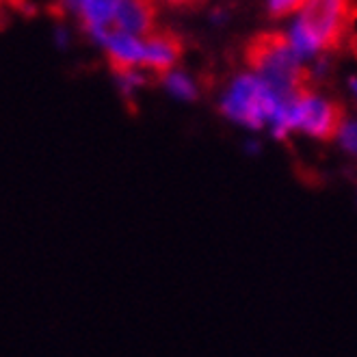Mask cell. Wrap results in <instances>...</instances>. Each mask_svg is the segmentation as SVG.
I'll return each instance as SVG.
<instances>
[{
	"label": "cell",
	"instance_id": "cell-3",
	"mask_svg": "<svg viewBox=\"0 0 357 357\" xmlns=\"http://www.w3.org/2000/svg\"><path fill=\"white\" fill-rule=\"evenodd\" d=\"M251 72H256L280 98L288 100L305 91V63L290 50L284 35H260L247 50Z\"/></svg>",
	"mask_w": 357,
	"mask_h": 357
},
{
	"label": "cell",
	"instance_id": "cell-7",
	"mask_svg": "<svg viewBox=\"0 0 357 357\" xmlns=\"http://www.w3.org/2000/svg\"><path fill=\"white\" fill-rule=\"evenodd\" d=\"M182 46L174 35L152 33L145 37V54H143V70L156 72L165 76L167 72L176 70Z\"/></svg>",
	"mask_w": 357,
	"mask_h": 357
},
{
	"label": "cell",
	"instance_id": "cell-13",
	"mask_svg": "<svg viewBox=\"0 0 357 357\" xmlns=\"http://www.w3.org/2000/svg\"><path fill=\"white\" fill-rule=\"evenodd\" d=\"M52 41H54V46L59 48V50H66L68 46H70V41H72V37H70V31L66 29V26H56L54 29V33H52Z\"/></svg>",
	"mask_w": 357,
	"mask_h": 357
},
{
	"label": "cell",
	"instance_id": "cell-2",
	"mask_svg": "<svg viewBox=\"0 0 357 357\" xmlns=\"http://www.w3.org/2000/svg\"><path fill=\"white\" fill-rule=\"evenodd\" d=\"M344 119V111L338 102L305 89L280 104L268 128L278 139H284L290 132H303L312 139L329 141L338 137Z\"/></svg>",
	"mask_w": 357,
	"mask_h": 357
},
{
	"label": "cell",
	"instance_id": "cell-10",
	"mask_svg": "<svg viewBox=\"0 0 357 357\" xmlns=\"http://www.w3.org/2000/svg\"><path fill=\"white\" fill-rule=\"evenodd\" d=\"M117 89L123 98H135L139 89L145 87V74L143 70H117L115 72Z\"/></svg>",
	"mask_w": 357,
	"mask_h": 357
},
{
	"label": "cell",
	"instance_id": "cell-11",
	"mask_svg": "<svg viewBox=\"0 0 357 357\" xmlns=\"http://www.w3.org/2000/svg\"><path fill=\"white\" fill-rule=\"evenodd\" d=\"M335 139H338L340 148L349 156L357 158V117L344 119L342 128H340V132H338V137H335Z\"/></svg>",
	"mask_w": 357,
	"mask_h": 357
},
{
	"label": "cell",
	"instance_id": "cell-4",
	"mask_svg": "<svg viewBox=\"0 0 357 357\" xmlns=\"http://www.w3.org/2000/svg\"><path fill=\"white\" fill-rule=\"evenodd\" d=\"M282 102L284 98L273 91L256 72H243L227 82L219 100V109L229 121L243 128L260 130L271 123Z\"/></svg>",
	"mask_w": 357,
	"mask_h": 357
},
{
	"label": "cell",
	"instance_id": "cell-8",
	"mask_svg": "<svg viewBox=\"0 0 357 357\" xmlns=\"http://www.w3.org/2000/svg\"><path fill=\"white\" fill-rule=\"evenodd\" d=\"M113 29L137 37L154 33V3L152 0H121Z\"/></svg>",
	"mask_w": 357,
	"mask_h": 357
},
{
	"label": "cell",
	"instance_id": "cell-12",
	"mask_svg": "<svg viewBox=\"0 0 357 357\" xmlns=\"http://www.w3.org/2000/svg\"><path fill=\"white\" fill-rule=\"evenodd\" d=\"M307 0H266V9L273 17L295 15Z\"/></svg>",
	"mask_w": 357,
	"mask_h": 357
},
{
	"label": "cell",
	"instance_id": "cell-14",
	"mask_svg": "<svg viewBox=\"0 0 357 357\" xmlns=\"http://www.w3.org/2000/svg\"><path fill=\"white\" fill-rule=\"evenodd\" d=\"M59 5L66 9L68 13H74V15H78V9H80V5H82V0H59Z\"/></svg>",
	"mask_w": 357,
	"mask_h": 357
},
{
	"label": "cell",
	"instance_id": "cell-1",
	"mask_svg": "<svg viewBox=\"0 0 357 357\" xmlns=\"http://www.w3.org/2000/svg\"><path fill=\"white\" fill-rule=\"evenodd\" d=\"M353 15L355 0H307L292 15L284 39L301 63L317 61L340 44Z\"/></svg>",
	"mask_w": 357,
	"mask_h": 357
},
{
	"label": "cell",
	"instance_id": "cell-16",
	"mask_svg": "<svg viewBox=\"0 0 357 357\" xmlns=\"http://www.w3.org/2000/svg\"><path fill=\"white\" fill-rule=\"evenodd\" d=\"M169 3H186V0H169Z\"/></svg>",
	"mask_w": 357,
	"mask_h": 357
},
{
	"label": "cell",
	"instance_id": "cell-9",
	"mask_svg": "<svg viewBox=\"0 0 357 357\" xmlns=\"http://www.w3.org/2000/svg\"><path fill=\"white\" fill-rule=\"evenodd\" d=\"M162 87L172 98H176L180 102H193L197 98V93H199L197 80L188 72L180 70V68L167 72L162 76Z\"/></svg>",
	"mask_w": 357,
	"mask_h": 357
},
{
	"label": "cell",
	"instance_id": "cell-15",
	"mask_svg": "<svg viewBox=\"0 0 357 357\" xmlns=\"http://www.w3.org/2000/svg\"><path fill=\"white\" fill-rule=\"evenodd\" d=\"M349 89H351V93H353V98L357 100V76H353V78L349 80Z\"/></svg>",
	"mask_w": 357,
	"mask_h": 357
},
{
	"label": "cell",
	"instance_id": "cell-5",
	"mask_svg": "<svg viewBox=\"0 0 357 357\" xmlns=\"http://www.w3.org/2000/svg\"><path fill=\"white\" fill-rule=\"evenodd\" d=\"M100 48L117 70H143V54H145V37H137L111 29L100 41Z\"/></svg>",
	"mask_w": 357,
	"mask_h": 357
},
{
	"label": "cell",
	"instance_id": "cell-6",
	"mask_svg": "<svg viewBox=\"0 0 357 357\" xmlns=\"http://www.w3.org/2000/svg\"><path fill=\"white\" fill-rule=\"evenodd\" d=\"M119 5L121 0H82L76 17L96 46H100V41L113 29Z\"/></svg>",
	"mask_w": 357,
	"mask_h": 357
}]
</instances>
